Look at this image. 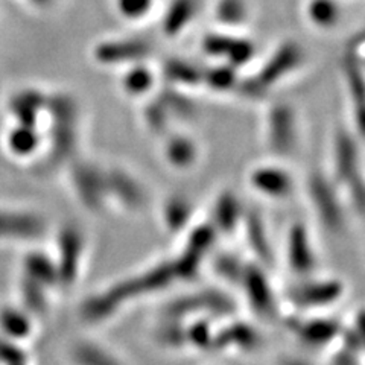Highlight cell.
<instances>
[{"label": "cell", "mask_w": 365, "mask_h": 365, "mask_svg": "<svg viewBox=\"0 0 365 365\" xmlns=\"http://www.w3.org/2000/svg\"><path fill=\"white\" fill-rule=\"evenodd\" d=\"M86 256V239L79 228L64 227L56 237L53 260L58 271L60 288L71 289L81 277Z\"/></svg>", "instance_id": "52a82bcc"}, {"label": "cell", "mask_w": 365, "mask_h": 365, "mask_svg": "<svg viewBox=\"0 0 365 365\" xmlns=\"http://www.w3.org/2000/svg\"><path fill=\"white\" fill-rule=\"evenodd\" d=\"M155 75L143 61L130 64L122 76V88L130 96H143L153 90Z\"/></svg>", "instance_id": "f1b7e54d"}, {"label": "cell", "mask_w": 365, "mask_h": 365, "mask_svg": "<svg viewBox=\"0 0 365 365\" xmlns=\"http://www.w3.org/2000/svg\"><path fill=\"white\" fill-rule=\"evenodd\" d=\"M202 51L215 56V58L224 60L221 63L232 66L235 68L245 66L251 58H253L255 53L253 44L248 40L221 36V34L205 36L202 41Z\"/></svg>", "instance_id": "7c38bea8"}, {"label": "cell", "mask_w": 365, "mask_h": 365, "mask_svg": "<svg viewBox=\"0 0 365 365\" xmlns=\"http://www.w3.org/2000/svg\"><path fill=\"white\" fill-rule=\"evenodd\" d=\"M29 4L37 8H46L52 4V0H29Z\"/></svg>", "instance_id": "ee69618b"}, {"label": "cell", "mask_w": 365, "mask_h": 365, "mask_svg": "<svg viewBox=\"0 0 365 365\" xmlns=\"http://www.w3.org/2000/svg\"><path fill=\"white\" fill-rule=\"evenodd\" d=\"M6 150L19 158H26L36 154L41 145V135L37 127L32 125L14 123V127L6 133Z\"/></svg>", "instance_id": "cb8c5ba5"}, {"label": "cell", "mask_w": 365, "mask_h": 365, "mask_svg": "<svg viewBox=\"0 0 365 365\" xmlns=\"http://www.w3.org/2000/svg\"><path fill=\"white\" fill-rule=\"evenodd\" d=\"M48 95L37 88H21L9 98L8 111L14 123L32 125L37 127L41 113L46 110Z\"/></svg>", "instance_id": "e0dca14e"}, {"label": "cell", "mask_w": 365, "mask_h": 365, "mask_svg": "<svg viewBox=\"0 0 365 365\" xmlns=\"http://www.w3.org/2000/svg\"><path fill=\"white\" fill-rule=\"evenodd\" d=\"M262 344L260 330L248 319L237 315L220 319L216 324L213 351L220 353H253Z\"/></svg>", "instance_id": "ba28073f"}, {"label": "cell", "mask_w": 365, "mask_h": 365, "mask_svg": "<svg viewBox=\"0 0 365 365\" xmlns=\"http://www.w3.org/2000/svg\"><path fill=\"white\" fill-rule=\"evenodd\" d=\"M17 365H31V362L29 364H17Z\"/></svg>", "instance_id": "f6af8a7d"}, {"label": "cell", "mask_w": 365, "mask_h": 365, "mask_svg": "<svg viewBox=\"0 0 365 365\" xmlns=\"http://www.w3.org/2000/svg\"><path fill=\"white\" fill-rule=\"evenodd\" d=\"M29 362L31 356L25 349V344L0 335V365H17Z\"/></svg>", "instance_id": "f35d334b"}, {"label": "cell", "mask_w": 365, "mask_h": 365, "mask_svg": "<svg viewBox=\"0 0 365 365\" xmlns=\"http://www.w3.org/2000/svg\"><path fill=\"white\" fill-rule=\"evenodd\" d=\"M327 365H362V353L336 344L332 347Z\"/></svg>", "instance_id": "b9f144b4"}, {"label": "cell", "mask_w": 365, "mask_h": 365, "mask_svg": "<svg viewBox=\"0 0 365 365\" xmlns=\"http://www.w3.org/2000/svg\"><path fill=\"white\" fill-rule=\"evenodd\" d=\"M72 365H127L120 355L95 339H78L68 349Z\"/></svg>", "instance_id": "ac0fdd59"}, {"label": "cell", "mask_w": 365, "mask_h": 365, "mask_svg": "<svg viewBox=\"0 0 365 365\" xmlns=\"http://www.w3.org/2000/svg\"><path fill=\"white\" fill-rule=\"evenodd\" d=\"M151 46L143 40H107L96 44L93 49L95 60L106 66H122L143 61L151 53Z\"/></svg>", "instance_id": "8fae6325"}, {"label": "cell", "mask_w": 365, "mask_h": 365, "mask_svg": "<svg viewBox=\"0 0 365 365\" xmlns=\"http://www.w3.org/2000/svg\"><path fill=\"white\" fill-rule=\"evenodd\" d=\"M37 319L20 304H5L0 307V335L17 342H25L36 332Z\"/></svg>", "instance_id": "d6986e66"}, {"label": "cell", "mask_w": 365, "mask_h": 365, "mask_svg": "<svg viewBox=\"0 0 365 365\" xmlns=\"http://www.w3.org/2000/svg\"><path fill=\"white\" fill-rule=\"evenodd\" d=\"M154 0H116L118 13L128 20H140L150 14Z\"/></svg>", "instance_id": "ab89813d"}, {"label": "cell", "mask_w": 365, "mask_h": 365, "mask_svg": "<svg viewBox=\"0 0 365 365\" xmlns=\"http://www.w3.org/2000/svg\"><path fill=\"white\" fill-rule=\"evenodd\" d=\"M153 339L155 344L166 350H182L186 349L185 338V319L173 317H160L153 329Z\"/></svg>", "instance_id": "83f0119b"}, {"label": "cell", "mask_w": 365, "mask_h": 365, "mask_svg": "<svg viewBox=\"0 0 365 365\" xmlns=\"http://www.w3.org/2000/svg\"><path fill=\"white\" fill-rule=\"evenodd\" d=\"M165 75L170 83L177 87L201 84L202 71L197 66H192L185 60H173L165 67Z\"/></svg>", "instance_id": "8d00e7d4"}, {"label": "cell", "mask_w": 365, "mask_h": 365, "mask_svg": "<svg viewBox=\"0 0 365 365\" xmlns=\"http://www.w3.org/2000/svg\"><path fill=\"white\" fill-rule=\"evenodd\" d=\"M165 157L175 168H187L195 163L197 145L185 135L169 137L165 148Z\"/></svg>", "instance_id": "d6a6232c"}, {"label": "cell", "mask_w": 365, "mask_h": 365, "mask_svg": "<svg viewBox=\"0 0 365 365\" xmlns=\"http://www.w3.org/2000/svg\"><path fill=\"white\" fill-rule=\"evenodd\" d=\"M237 314V304L233 297L220 288H204L170 299L160 309V317L190 319L209 317L224 319Z\"/></svg>", "instance_id": "3957f363"}, {"label": "cell", "mask_w": 365, "mask_h": 365, "mask_svg": "<svg viewBox=\"0 0 365 365\" xmlns=\"http://www.w3.org/2000/svg\"><path fill=\"white\" fill-rule=\"evenodd\" d=\"M244 213L233 193H222L216 201L213 209V227L215 230L224 235L233 233L242 224Z\"/></svg>", "instance_id": "4316f807"}, {"label": "cell", "mask_w": 365, "mask_h": 365, "mask_svg": "<svg viewBox=\"0 0 365 365\" xmlns=\"http://www.w3.org/2000/svg\"><path fill=\"white\" fill-rule=\"evenodd\" d=\"M245 265L247 262L244 259L235 253H227V251H224V253H220L212 260V271L220 280L230 284V287L237 288L239 282L242 279Z\"/></svg>", "instance_id": "4dcf8cb0"}, {"label": "cell", "mask_w": 365, "mask_h": 365, "mask_svg": "<svg viewBox=\"0 0 365 365\" xmlns=\"http://www.w3.org/2000/svg\"><path fill=\"white\" fill-rule=\"evenodd\" d=\"M346 295V284L338 277H319L317 274L295 279L284 291L283 300L295 314H323L335 307Z\"/></svg>", "instance_id": "7a4b0ae2"}, {"label": "cell", "mask_w": 365, "mask_h": 365, "mask_svg": "<svg viewBox=\"0 0 365 365\" xmlns=\"http://www.w3.org/2000/svg\"><path fill=\"white\" fill-rule=\"evenodd\" d=\"M276 365H315L309 358L294 355V353H287V355L279 356Z\"/></svg>", "instance_id": "7bdbcfd3"}, {"label": "cell", "mask_w": 365, "mask_h": 365, "mask_svg": "<svg viewBox=\"0 0 365 365\" xmlns=\"http://www.w3.org/2000/svg\"><path fill=\"white\" fill-rule=\"evenodd\" d=\"M244 220L245 222L242 221V225H245L247 242L251 251H253L255 257L257 259L256 262L264 267H269L274 260V255L264 222L260 221L257 215L245 216Z\"/></svg>", "instance_id": "484cf974"}, {"label": "cell", "mask_w": 365, "mask_h": 365, "mask_svg": "<svg viewBox=\"0 0 365 365\" xmlns=\"http://www.w3.org/2000/svg\"><path fill=\"white\" fill-rule=\"evenodd\" d=\"M197 0H173L163 17V31L169 37H174L189 25L195 16Z\"/></svg>", "instance_id": "f546056e"}, {"label": "cell", "mask_w": 365, "mask_h": 365, "mask_svg": "<svg viewBox=\"0 0 365 365\" xmlns=\"http://www.w3.org/2000/svg\"><path fill=\"white\" fill-rule=\"evenodd\" d=\"M177 283L180 282L173 259L160 260L155 265L84 297V300L79 303L78 315L87 324H104L130 304L165 292Z\"/></svg>", "instance_id": "6da1fadb"}, {"label": "cell", "mask_w": 365, "mask_h": 365, "mask_svg": "<svg viewBox=\"0 0 365 365\" xmlns=\"http://www.w3.org/2000/svg\"><path fill=\"white\" fill-rule=\"evenodd\" d=\"M250 185L267 198L282 200L294 189L292 175L279 166H260L250 175Z\"/></svg>", "instance_id": "2e32d148"}, {"label": "cell", "mask_w": 365, "mask_h": 365, "mask_svg": "<svg viewBox=\"0 0 365 365\" xmlns=\"http://www.w3.org/2000/svg\"><path fill=\"white\" fill-rule=\"evenodd\" d=\"M72 185L78 198L91 210H99V205L107 198L106 174L99 169L81 163L72 170Z\"/></svg>", "instance_id": "4fadbf2b"}, {"label": "cell", "mask_w": 365, "mask_h": 365, "mask_svg": "<svg viewBox=\"0 0 365 365\" xmlns=\"http://www.w3.org/2000/svg\"><path fill=\"white\" fill-rule=\"evenodd\" d=\"M106 182L107 197H114L123 205H127L125 209L128 210L140 209L145 201V193L142 186L131 175L119 173V170H111L106 174Z\"/></svg>", "instance_id": "44dd1931"}, {"label": "cell", "mask_w": 365, "mask_h": 365, "mask_svg": "<svg viewBox=\"0 0 365 365\" xmlns=\"http://www.w3.org/2000/svg\"><path fill=\"white\" fill-rule=\"evenodd\" d=\"M284 260L295 279H304L317 274L318 255L311 233L303 224H294L287 236Z\"/></svg>", "instance_id": "30bf717a"}, {"label": "cell", "mask_w": 365, "mask_h": 365, "mask_svg": "<svg viewBox=\"0 0 365 365\" xmlns=\"http://www.w3.org/2000/svg\"><path fill=\"white\" fill-rule=\"evenodd\" d=\"M19 300L23 309L37 319L49 312L51 291L21 276L19 282Z\"/></svg>", "instance_id": "d4e9b609"}, {"label": "cell", "mask_w": 365, "mask_h": 365, "mask_svg": "<svg viewBox=\"0 0 365 365\" xmlns=\"http://www.w3.org/2000/svg\"><path fill=\"white\" fill-rule=\"evenodd\" d=\"M220 319L209 317H195L185 319V338L186 349L197 353H213L216 324Z\"/></svg>", "instance_id": "7402d4cb"}, {"label": "cell", "mask_w": 365, "mask_h": 365, "mask_svg": "<svg viewBox=\"0 0 365 365\" xmlns=\"http://www.w3.org/2000/svg\"><path fill=\"white\" fill-rule=\"evenodd\" d=\"M295 118L289 107L277 106L271 108L267 119V139L274 153H289L295 143Z\"/></svg>", "instance_id": "5bb4252c"}, {"label": "cell", "mask_w": 365, "mask_h": 365, "mask_svg": "<svg viewBox=\"0 0 365 365\" xmlns=\"http://www.w3.org/2000/svg\"><path fill=\"white\" fill-rule=\"evenodd\" d=\"M302 58L303 53L300 46H297L295 43L283 44L282 48H279V51L272 53L271 60L260 71L257 76L259 84L268 90L284 76L291 75V72H294L302 63Z\"/></svg>", "instance_id": "9a60e30c"}, {"label": "cell", "mask_w": 365, "mask_h": 365, "mask_svg": "<svg viewBox=\"0 0 365 365\" xmlns=\"http://www.w3.org/2000/svg\"><path fill=\"white\" fill-rule=\"evenodd\" d=\"M311 186V193L315 207L319 213V218L322 221L332 230H339L341 224H342V215H341V207H338V201L335 198V193L332 192L324 181L314 178Z\"/></svg>", "instance_id": "603a6c76"}, {"label": "cell", "mask_w": 365, "mask_h": 365, "mask_svg": "<svg viewBox=\"0 0 365 365\" xmlns=\"http://www.w3.org/2000/svg\"><path fill=\"white\" fill-rule=\"evenodd\" d=\"M192 209L181 198H173L163 207V222L170 233H185L190 221Z\"/></svg>", "instance_id": "d590c367"}, {"label": "cell", "mask_w": 365, "mask_h": 365, "mask_svg": "<svg viewBox=\"0 0 365 365\" xmlns=\"http://www.w3.org/2000/svg\"><path fill=\"white\" fill-rule=\"evenodd\" d=\"M215 19L225 26H239L248 19L245 0H218L215 6Z\"/></svg>", "instance_id": "74e56055"}, {"label": "cell", "mask_w": 365, "mask_h": 365, "mask_svg": "<svg viewBox=\"0 0 365 365\" xmlns=\"http://www.w3.org/2000/svg\"><path fill=\"white\" fill-rule=\"evenodd\" d=\"M306 16L314 26L322 29L334 28L341 19V8L335 0H309Z\"/></svg>", "instance_id": "1f68e13d"}, {"label": "cell", "mask_w": 365, "mask_h": 365, "mask_svg": "<svg viewBox=\"0 0 365 365\" xmlns=\"http://www.w3.org/2000/svg\"><path fill=\"white\" fill-rule=\"evenodd\" d=\"M169 116H170V114L163 107L162 102H157V104L150 106L143 113V119H145L146 127L150 128L151 131H155V133L157 131L162 133L168 127Z\"/></svg>", "instance_id": "60d3db41"}, {"label": "cell", "mask_w": 365, "mask_h": 365, "mask_svg": "<svg viewBox=\"0 0 365 365\" xmlns=\"http://www.w3.org/2000/svg\"><path fill=\"white\" fill-rule=\"evenodd\" d=\"M239 76L236 73V68L228 66V64H221V66H215L209 71H202V78H201V84H205V87H209L213 91H230L233 88H237L239 86Z\"/></svg>", "instance_id": "e575fe53"}, {"label": "cell", "mask_w": 365, "mask_h": 365, "mask_svg": "<svg viewBox=\"0 0 365 365\" xmlns=\"http://www.w3.org/2000/svg\"><path fill=\"white\" fill-rule=\"evenodd\" d=\"M44 111H48L51 118L49 157L52 162L60 163L73 151L76 143V108L67 96L53 95L48 96Z\"/></svg>", "instance_id": "8992f818"}, {"label": "cell", "mask_w": 365, "mask_h": 365, "mask_svg": "<svg viewBox=\"0 0 365 365\" xmlns=\"http://www.w3.org/2000/svg\"><path fill=\"white\" fill-rule=\"evenodd\" d=\"M237 289L244 294L248 309L259 319H276L282 317V300L269 279L268 268L257 262H247Z\"/></svg>", "instance_id": "5b68a950"}, {"label": "cell", "mask_w": 365, "mask_h": 365, "mask_svg": "<svg viewBox=\"0 0 365 365\" xmlns=\"http://www.w3.org/2000/svg\"><path fill=\"white\" fill-rule=\"evenodd\" d=\"M284 329L306 350H326L336 346L344 322L334 315L323 314H295L282 318Z\"/></svg>", "instance_id": "277c9868"}, {"label": "cell", "mask_w": 365, "mask_h": 365, "mask_svg": "<svg viewBox=\"0 0 365 365\" xmlns=\"http://www.w3.org/2000/svg\"><path fill=\"white\" fill-rule=\"evenodd\" d=\"M21 269L23 277L41 284V287L48 288L49 291L60 288L58 271H56L52 255L44 253L41 250H31L23 257Z\"/></svg>", "instance_id": "ffe728a7"}, {"label": "cell", "mask_w": 365, "mask_h": 365, "mask_svg": "<svg viewBox=\"0 0 365 365\" xmlns=\"http://www.w3.org/2000/svg\"><path fill=\"white\" fill-rule=\"evenodd\" d=\"M46 221L41 215L26 209L0 207V241L34 242L46 233Z\"/></svg>", "instance_id": "9c48e42d"}, {"label": "cell", "mask_w": 365, "mask_h": 365, "mask_svg": "<svg viewBox=\"0 0 365 365\" xmlns=\"http://www.w3.org/2000/svg\"><path fill=\"white\" fill-rule=\"evenodd\" d=\"M335 169L339 178L351 181L356 178V153L355 145H351L350 137L342 134L338 135L335 145Z\"/></svg>", "instance_id": "836d02e7"}]
</instances>
